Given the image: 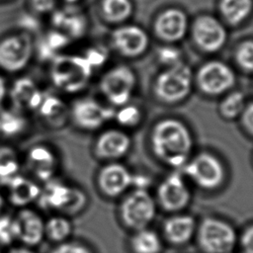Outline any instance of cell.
Wrapping results in <instances>:
<instances>
[{
  "label": "cell",
  "mask_w": 253,
  "mask_h": 253,
  "mask_svg": "<svg viewBox=\"0 0 253 253\" xmlns=\"http://www.w3.org/2000/svg\"><path fill=\"white\" fill-rule=\"evenodd\" d=\"M199 245L205 253H230L236 244V232L228 222L205 218L197 229Z\"/></svg>",
  "instance_id": "obj_5"
},
{
  "label": "cell",
  "mask_w": 253,
  "mask_h": 253,
  "mask_svg": "<svg viewBox=\"0 0 253 253\" xmlns=\"http://www.w3.org/2000/svg\"><path fill=\"white\" fill-rule=\"evenodd\" d=\"M93 73V67L83 55L62 54L53 58L50 78L55 87L66 93L84 89Z\"/></svg>",
  "instance_id": "obj_2"
},
{
  "label": "cell",
  "mask_w": 253,
  "mask_h": 253,
  "mask_svg": "<svg viewBox=\"0 0 253 253\" xmlns=\"http://www.w3.org/2000/svg\"><path fill=\"white\" fill-rule=\"evenodd\" d=\"M240 242L244 253H253V224L248 226L242 233Z\"/></svg>",
  "instance_id": "obj_39"
},
{
  "label": "cell",
  "mask_w": 253,
  "mask_h": 253,
  "mask_svg": "<svg viewBox=\"0 0 253 253\" xmlns=\"http://www.w3.org/2000/svg\"><path fill=\"white\" fill-rule=\"evenodd\" d=\"M3 207H4V199H3V197H2V195L0 193V212H1L2 209H3Z\"/></svg>",
  "instance_id": "obj_45"
},
{
  "label": "cell",
  "mask_w": 253,
  "mask_h": 253,
  "mask_svg": "<svg viewBox=\"0 0 253 253\" xmlns=\"http://www.w3.org/2000/svg\"><path fill=\"white\" fill-rule=\"evenodd\" d=\"M33 53L31 36L27 33L11 35L0 42V67L8 72L25 68Z\"/></svg>",
  "instance_id": "obj_9"
},
{
  "label": "cell",
  "mask_w": 253,
  "mask_h": 253,
  "mask_svg": "<svg viewBox=\"0 0 253 253\" xmlns=\"http://www.w3.org/2000/svg\"><path fill=\"white\" fill-rule=\"evenodd\" d=\"M65 1H67V2H69V3H74V2H77V1H79V0H65Z\"/></svg>",
  "instance_id": "obj_46"
},
{
  "label": "cell",
  "mask_w": 253,
  "mask_h": 253,
  "mask_svg": "<svg viewBox=\"0 0 253 253\" xmlns=\"http://www.w3.org/2000/svg\"><path fill=\"white\" fill-rule=\"evenodd\" d=\"M55 5V0H31L32 8L38 13L50 12Z\"/></svg>",
  "instance_id": "obj_40"
},
{
  "label": "cell",
  "mask_w": 253,
  "mask_h": 253,
  "mask_svg": "<svg viewBox=\"0 0 253 253\" xmlns=\"http://www.w3.org/2000/svg\"><path fill=\"white\" fill-rule=\"evenodd\" d=\"M6 186L9 190L10 203L20 208H24L38 200L41 192V189L34 181L20 175L12 178Z\"/></svg>",
  "instance_id": "obj_23"
},
{
  "label": "cell",
  "mask_w": 253,
  "mask_h": 253,
  "mask_svg": "<svg viewBox=\"0 0 253 253\" xmlns=\"http://www.w3.org/2000/svg\"><path fill=\"white\" fill-rule=\"evenodd\" d=\"M237 64L248 72H253V41L241 42L235 50Z\"/></svg>",
  "instance_id": "obj_35"
},
{
  "label": "cell",
  "mask_w": 253,
  "mask_h": 253,
  "mask_svg": "<svg viewBox=\"0 0 253 253\" xmlns=\"http://www.w3.org/2000/svg\"><path fill=\"white\" fill-rule=\"evenodd\" d=\"M131 145L130 137L123 130L109 129L98 137L95 144L96 154L104 159H118L125 156Z\"/></svg>",
  "instance_id": "obj_18"
},
{
  "label": "cell",
  "mask_w": 253,
  "mask_h": 253,
  "mask_svg": "<svg viewBox=\"0 0 253 253\" xmlns=\"http://www.w3.org/2000/svg\"><path fill=\"white\" fill-rule=\"evenodd\" d=\"M26 120L13 112L5 111L0 115V132L7 136L21 133L26 127Z\"/></svg>",
  "instance_id": "obj_32"
},
{
  "label": "cell",
  "mask_w": 253,
  "mask_h": 253,
  "mask_svg": "<svg viewBox=\"0 0 253 253\" xmlns=\"http://www.w3.org/2000/svg\"><path fill=\"white\" fill-rule=\"evenodd\" d=\"M230 253H231V252H230Z\"/></svg>",
  "instance_id": "obj_48"
},
{
  "label": "cell",
  "mask_w": 253,
  "mask_h": 253,
  "mask_svg": "<svg viewBox=\"0 0 253 253\" xmlns=\"http://www.w3.org/2000/svg\"><path fill=\"white\" fill-rule=\"evenodd\" d=\"M245 108V97L242 92L234 91L229 93L220 103V115L227 120H233L243 113Z\"/></svg>",
  "instance_id": "obj_30"
},
{
  "label": "cell",
  "mask_w": 253,
  "mask_h": 253,
  "mask_svg": "<svg viewBox=\"0 0 253 253\" xmlns=\"http://www.w3.org/2000/svg\"><path fill=\"white\" fill-rule=\"evenodd\" d=\"M50 253H94L84 243L78 241H64L51 249Z\"/></svg>",
  "instance_id": "obj_37"
},
{
  "label": "cell",
  "mask_w": 253,
  "mask_h": 253,
  "mask_svg": "<svg viewBox=\"0 0 253 253\" xmlns=\"http://www.w3.org/2000/svg\"><path fill=\"white\" fill-rule=\"evenodd\" d=\"M38 201L42 209L60 211L67 215L79 213L87 204L83 191L53 179L46 181L44 188L40 192Z\"/></svg>",
  "instance_id": "obj_3"
},
{
  "label": "cell",
  "mask_w": 253,
  "mask_h": 253,
  "mask_svg": "<svg viewBox=\"0 0 253 253\" xmlns=\"http://www.w3.org/2000/svg\"><path fill=\"white\" fill-rule=\"evenodd\" d=\"M151 145L162 162L171 167L180 168L189 161L193 149V138L182 122L165 119L155 125L151 133Z\"/></svg>",
  "instance_id": "obj_1"
},
{
  "label": "cell",
  "mask_w": 253,
  "mask_h": 253,
  "mask_svg": "<svg viewBox=\"0 0 253 253\" xmlns=\"http://www.w3.org/2000/svg\"><path fill=\"white\" fill-rule=\"evenodd\" d=\"M196 231V220L189 214L172 215L163 224V232L166 239L176 245L189 242Z\"/></svg>",
  "instance_id": "obj_20"
},
{
  "label": "cell",
  "mask_w": 253,
  "mask_h": 253,
  "mask_svg": "<svg viewBox=\"0 0 253 253\" xmlns=\"http://www.w3.org/2000/svg\"><path fill=\"white\" fill-rule=\"evenodd\" d=\"M51 22L53 27L62 31L70 40L82 37L86 31V18L76 9L65 8L53 13Z\"/></svg>",
  "instance_id": "obj_22"
},
{
  "label": "cell",
  "mask_w": 253,
  "mask_h": 253,
  "mask_svg": "<svg viewBox=\"0 0 253 253\" xmlns=\"http://www.w3.org/2000/svg\"><path fill=\"white\" fill-rule=\"evenodd\" d=\"M157 198L164 210L178 211L189 205L191 192L182 175L175 172L160 183Z\"/></svg>",
  "instance_id": "obj_12"
},
{
  "label": "cell",
  "mask_w": 253,
  "mask_h": 253,
  "mask_svg": "<svg viewBox=\"0 0 253 253\" xmlns=\"http://www.w3.org/2000/svg\"><path fill=\"white\" fill-rule=\"evenodd\" d=\"M158 60L166 67L176 65L182 62V52L179 48L171 45L161 47L157 52Z\"/></svg>",
  "instance_id": "obj_36"
},
{
  "label": "cell",
  "mask_w": 253,
  "mask_h": 253,
  "mask_svg": "<svg viewBox=\"0 0 253 253\" xmlns=\"http://www.w3.org/2000/svg\"><path fill=\"white\" fill-rule=\"evenodd\" d=\"M135 85L136 77L132 69L126 65H118L103 75L100 89L111 104L122 107L128 104Z\"/></svg>",
  "instance_id": "obj_7"
},
{
  "label": "cell",
  "mask_w": 253,
  "mask_h": 253,
  "mask_svg": "<svg viewBox=\"0 0 253 253\" xmlns=\"http://www.w3.org/2000/svg\"><path fill=\"white\" fill-rule=\"evenodd\" d=\"M154 31L158 38L167 42L181 41L188 31V18L179 9H167L157 17Z\"/></svg>",
  "instance_id": "obj_16"
},
{
  "label": "cell",
  "mask_w": 253,
  "mask_h": 253,
  "mask_svg": "<svg viewBox=\"0 0 253 253\" xmlns=\"http://www.w3.org/2000/svg\"><path fill=\"white\" fill-rule=\"evenodd\" d=\"M111 40L116 50L127 57L141 55L149 44L146 32L135 25H126L116 29L111 36Z\"/></svg>",
  "instance_id": "obj_13"
},
{
  "label": "cell",
  "mask_w": 253,
  "mask_h": 253,
  "mask_svg": "<svg viewBox=\"0 0 253 253\" xmlns=\"http://www.w3.org/2000/svg\"><path fill=\"white\" fill-rule=\"evenodd\" d=\"M19 159L17 153L8 146L0 147V183L6 185L18 175Z\"/></svg>",
  "instance_id": "obj_29"
},
{
  "label": "cell",
  "mask_w": 253,
  "mask_h": 253,
  "mask_svg": "<svg viewBox=\"0 0 253 253\" xmlns=\"http://www.w3.org/2000/svg\"><path fill=\"white\" fill-rule=\"evenodd\" d=\"M0 253H1V251H0Z\"/></svg>",
  "instance_id": "obj_47"
},
{
  "label": "cell",
  "mask_w": 253,
  "mask_h": 253,
  "mask_svg": "<svg viewBox=\"0 0 253 253\" xmlns=\"http://www.w3.org/2000/svg\"><path fill=\"white\" fill-rule=\"evenodd\" d=\"M115 117L120 125L125 126H134L139 124L142 115L137 106L126 104L115 113Z\"/></svg>",
  "instance_id": "obj_33"
},
{
  "label": "cell",
  "mask_w": 253,
  "mask_h": 253,
  "mask_svg": "<svg viewBox=\"0 0 253 253\" xmlns=\"http://www.w3.org/2000/svg\"><path fill=\"white\" fill-rule=\"evenodd\" d=\"M40 115L51 126H63L67 118V108L64 102L56 96L43 95L39 107Z\"/></svg>",
  "instance_id": "obj_24"
},
{
  "label": "cell",
  "mask_w": 253,
  "mask_h": 253,
  "mask_svg": "<svg viewBox=\"0 0 253 253\" xmlns=\"http://www.w3.org/2000/svg\"><path fill=\"white\" fill-rule=\"evenodd\" d=\"M27 163L36 177L45 182L53 178L57 165L54 153L44 145L32 147L28 153Z\"/></svg>",
  "instance_id": "obj_19"
},
{
  "label": "cell",
  "mask_w": 253,
  "mask_h": 253,
  "mask_svg": "<svg viewBox=\"0 0 253 253\" xmlns=\"http://www.w3.org/2000/svg\"><path fill=\"white\" fill-rule=\"evenodd\" d=\"M197 82L204 93L220 95L233 87L235 74L224 62L211 60L201 66L197 74Z\"/></svg>",
  "instance_id": "obj_10"
},
{
  "label": "cell",
  "mask_w": 253,
  "mask_h": 253,
  "mask_svg": "<svg viewBox=\"0 0 253 253\" xmlns=\"http://www.w3.org/2000/svg\"><path fill=\"white\" fill-rule=\"evenodd\" d=\"M192 36L195 43L202 50L215 52L224 45L227 32L217 19L205 15L195 21L192 28Z\"/></svg>",
  "instance_id": "obj_11"
},
{
  "label": "cell",
  "mask_w": 253,
  "mask_h": 253,
  "mask_svg": "<svg viewBox=\"0 0 253 253\" xmlns=\"http://www.w3.org/2000/svg\"><path fill=\"white\" fill-rule=\"evenodd\" d=\"M43 95L37 84L27 77L17 79L11 90V99L14 105L24 110H38Z\"/></svg>",
  "instance_id": "obj_21"
},
{
  "label": "cell",
  "mask_w": 253,
  "mask_h": 253,
  "mask_svg": "<svg viewBox=\"0 0 253 253\" xmlns=\"http://www.w3.org/2000/svg\"><path fill=\"white\" fill-rule=\"evenodd\" d=\"M193 76L190 67L184 62L167 67L161 72L154 85L156 96L167 103L184 100L191 92Z\"/></svg>",
  "instance_id": "obj_4"
},
{
  "label": "cell",
  "mask_w": 253,
  "mask_h": 253,
  "mask_svg": "<svg viewBox=\"0 0 253 253\" xmlns=\"http://www.w3.org/2000/svg\"><path fill=\"white\" fill-rule=\"evenodd\" d=\"M69 42L70 39L61 31H51L40 42V54L43 58L50 57L55 51L66 46Z\"/></svg>",
  "instance_id": "obj_31"
},
{
  "label": "cell",
  "mask_w": 253,
  "mask_h": 253,
  "mask_svg": "<svg viewBox=\"0 0 253 253\" xmlns=\"http://www.w3.org/2000/svg\"><path fill=\"white\" fill-rule=\"evenodd\" d=\"M184 173L200 188L213 190L221 185L224 169L217 157L203 152L189 160L183 167Z\"/></svg>",
  "instance_id": "obj_8"
},
{
  "label": "cell",
  "mask_w": 253,
  "mask_h": 253,
  "mask_svg": "<svg viewBox=\"0 0 253 253\" xmlns=\"http://www.w3.org/2000/svg\"><path fill=\"white\" fill-rule=\"evenodd\" d=\"M18 232L15 218L3 214L0 215V244L7 246L18 240Z\"/></svg>",
  "instance_id": "obj_34"
},
{
  "label": "cell",
  "mask_w": 253,
  "mask_h": 253,
  "mask_svg": "<svg viewBox=\"0 0 253 253\" xmlns=\"http://www.w3.org/2000/svg\"><path fill=\"white\" fill-rule=\"evenodd\" d=\"M14 218L17 225V239L25 246H37L45 237L44 220L34 210L24 208Z\"/></svg>",
  "instance_id": "obj_17"
},
{
  "label": "cell",
  "mask_w": 253,
  "mask_h": 253,
  "mask_svg": "<svg viewBox=\"0 0 253 253\" xmlns=\"http://www.w3.org/2000/svg\"><path fill=\"white\" fill-rule=\"evenodd\" d=\"M6 94V87H5V82L3 80V78L0 76V104L3 101L4 97Z\"/></svg>",
  "instance_id": "obj_44"
},
{
  "label": "cell",
  "mask_w": 253,
  "mask_h": 253,
  "mask_svg": "<svg viewBox=\"0 0 253 253\" xmlns=\"http://www.w3.org/2000/svg\"><path fill=\"white\" fill-rule=\"evenodd\" d=\"M156 214V204L147 190L134 189L121 205V217L128 228L139 230L147 227Z\"/></svg>",
  "instance_id": "obj_6"
},
{
  "label": "cell",
  "mask_w": 253,
  "mask_h": 253,
  "mask_svg": "<svg viewBox=\"0 0 253 253\" xmlns=\"http://www.w3.org/2000/svg\"><path fill=\"white\" fill-rule=\"evenodd\" d=\"M132 182V174L121 163H110L103 167L98 176L102 193L109 197H118L125 193Z\"/></svg>",
  "instance_id": "obj_15"
},
{
  "label": "cell",
  "mask_w": 253,
  "mask_h": 253,
  "mask_svg": "<svg viewBox=\"0 0 253 253\" xmlns=\"http://www.w3.org/2000/svg\"><path fill=\"white\" fill-rule=\"evenodd\" d=\"M83 56L94 68V67L101 66L106 62L108 58V51L105 47L97 45V46H92L88 48Z\"/></svg>",
  "instance_id": "obj_38"
},
{
  "label": "cell",
  "mask_w": 253,
  "mask_h": 253,
  "mask_svg": "<svg viewBox=\"0 0 253 253\" xmlns=\"http://www.w3.org/2000/svg\"><path fill=\"white\" fill-rule=\"evenodd\" d=\"M72 117L77 126L84 129L99 128L115 117V110L101 105L94 99L78 100L72 107Z\"/></svg>",
  "instance_id": "obj_14"
},
{
  "label": "cell",
  "mask_w": 253,
  "mask_h": 253,
  "mask_svg": "<svg viewBox=\"0 0 253 253\" xmlns=\"http://www.w3.org/2000/svg\"><path fill=\"white\" fill-rule=\"evenodd\" d=\"M8 253H37L35 252L33 249H31L28 246H18V247H14L12 249H10V251Z\"/></svg>",
  "instance_id": "obj_43"
},
{
  "label": "cell",
  "mask_w": 253,
  "mask_h": 253,
  "mask_svg": "<svg viewBox=\"0 0 253 253\" xmlns=\"http://www.w3.org/2000/svg\"><path fill=\"white\" fill-rule=\"evenodd\" d=\"M241 119L246 130L253 135V103L245 106L244 111L241 114Z\"/></svg>",
  "instance_id": "obj_41"
},
{
  "label": "cell",
  "mask_w": 253,
  "mask_h": 253,
  "mask_svg": "<svg viewBox=\"0 0 253 253\" xmlns=\"http://www.w3.org/2000/svg\"><path fill=\"white\" fill-rule=\"evenodd\" d=\"M220 13L231 25H238L251 14L253 0H220Z\"/></svg>",
  "instance_id": "obj_25"
},
{
  "label": "cell",
  "mask_w": 253,
  "mask_h": 253,
  "mask_svg": "<svg viewBox=\"0 0 253 253\" xmlns=\"http://www.w3.org/2000/svg\"><path fill=\"white\" fill-rule=\"evenodd\" d=\"M71 233L72 223L64 215H54L44 221V236L54 243L66 241Z\"/></svg>",
  "instance_id": "obj_27"
},
{
  "label": "cell",
  "mask_w": 253,
  "mask_h": 253,
  "mask_svg": "<svg viewBox=\"0 0 253 253\" xmlns=\"http://www.w3.org/2000/svg\"><path fill=\"white\" fill-rule=\"evenodd\" d=\"M130 246L133 253H160L162 243L156 232L145 227L135 231Z\"/></svg>",
  "instance_id": "obj_26"
},
{
  "label": "cell",
  "mask_w": 253,
  "mask_h": 253,
  "mask_svg": "<svg viewBox=\"0 0 253 253\" xmlns=\"http://www.w3.org/2000/svg\"><path fill=\"white\" fill-rule=\"evenodd\" d=\"M101 10L104 18L112 23H121L132 13L130 0H102Z\"/></svg>",
  "instance_id": "obj_28"
},
{
  "label": "cell",
  "mask_w": 253,
  "mask_h": 253,
  "mask_svg": "<svg viewBox=\"0 0 253 253\" xmlns=\"http://www.w3.org/2000/svg\"><path fill=\"white\" fill-rule=\"evenodd\" d=\"M150 185V179L142 175H133L131 186L137 190H147V187Z\"/></svg>",
  "instance_id": "obj_42"
}]
</instances>
